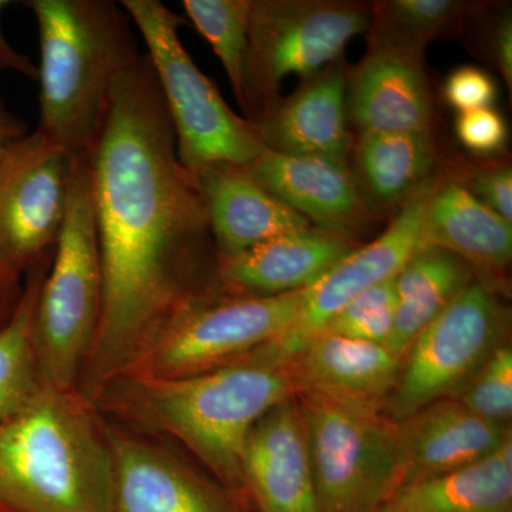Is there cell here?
<instances>
[{
  "instance_id": "2",
  "label": "cell",
  "mask_w": 512,
  "mask_h": 512,
  "mask_svg": "<svg viewBox=\"0 0 512 512\" xmlns=\"http://www.w3.org/2000/svg\"><path fill=\"white\" fill-rule=\"evenodd\" d=\"M295 394L285 360L264 348L197 375L119 377L92 403L103 416L175 441L222 484L247 493L242 458L249 431Z\"/></svg>"
},
{
  "instance_id": "25",
  "label": "cell",
  "mask_w": 512,
  "mask_h": 512,
  "mask_svg": "<svg viewBox=\"0 0 512 512\" xmlns=\"http://www.w3.org/2000/svg\"><path fill=\"white\" fill-rule=\"evenodd\" d=\"M382 512H512V439L484 460L400 487Z\"/></svg>"
},
{
  "instance_id": "32",
  "label": "cell",
  "mask_w": 512,
  "mask_h": 512,
  "mask_svg": "<svg viewBox=\"0 0 512 512\" xmlns=\"http://www.w3.org/2000/svg\"><path fill=\"white\" fill-rule=\"evenodd\" d=\"M497 94L493 76L476 66L458 67L444 84V97L458 113L493 107Z\"/></svg>"
},
{
  "instance_id": "18",
  "label": "cell",
  "mask_w": 512,
  "mask_h": 512,
  "mask_svg": "<svg viewBox=\"0 0 512 512\" xmlns=\"http://www.w3.org/2000/svg\"><path fill=\"white\" fill-rule=\"evenodd\" d=\"M296 393H315L335 402L383 413L403 359L386 346L332 333H319L286 357Z\"/></svg>"
},
{
  "instance_id": "29",
  "label": "cell",
  "mask_w": 512,
  "mask_h": 512,
  "mask_svg": "<svg viewBox=\"0 0 512 512\" xmlns=\"http://www.w3.org/2000/svg\"><path fill=\"white\" fill-rule=\"evenodd\" d=\"M394 278L357 295L333 316L320 333H332L387 348L396 318Z\"/></svg>"
},
{
  "instance_id": "28",
  "label": "cell",
  "mask_w": 512,
  "mask_h": 512,
  "mask_svg": "<svg viewBox=\"0 0 512 512\" xmlns=\"http://www.w3.org/2000/svg\"><path fill=\"white\" fill-rule=\"evenodd\" d=\"M183 6L220 59L241 107L251 0H184Z\"/></svg>"
},
{
  "instance_id": "23",
  "label": "cell",
  "mask_w": 512,
  "mask_h": 512,
  "mask_svg": "<svg viewBox=\"0 0 512 512\" xmlns=\"http://www.w3.org/2000/svg\"><path fill=\"white\" fill-rule=\"evenodd\" d=\"M433 131H365L353 143L350 170L377 218L397 214L434 178Z\"/></svg>"
},
{
  "instance_id": "21",
  "label": "cell",
  "mask_w": 512,
  "mask_h": 512,
  "mask_svg": "<svg viewBox=\"0 0 512 512\" xmlns=\"http://www.w3.org/2000/svg\"><path fill=\"white\" fill-rule=\"evenodd\" d=\"M397 426L406 458L403 485L471 466L512 439L511 427L481 419L456 399L427 404Z\"/></svg>"
},
{
  "instance_id": "4",
  "label": "cell",
  "mask_w": 512,
  "mask_h": 512,
  "mask_svg": "<svg viewBox=\"0 0 512 512\" xmlns=\"http://www.w3.org/2000/svg\"><path fill=\"white\" fill-rule=\"evenodd\" d=\"M103 417L76 390L43 386L0 423V512H109Z\"/></svg>"
},
{
  "instance_id": "26",
  "label": "cell",
  "mask_w": 512,
  "mask_h": 512,
  "mask_svg": "<svg viewBox=\"0 0 512 512\" xmlns=\"http://www.w3.org/2000/svg\"><path fill=\"white\" fill-rule=\"evenodd\" d=\"M53 251L26 274L18 311L0 332V423L18 413L43 389L33 345V311Z\"/></svg>"
},
{
  "instance_id": "5",
  "label": "cell",
  "mask_w": 512,
  "mask_h": 512,
  "mask_svg": "<svg viewBox=\"0 0 512 512\" xmlns=\"http://www.w3.org/2000/svg\"><path fill=\"white\" fill-rule=\"evenodd\" d=\"M103 274L87 158H74L69 202L33 311V345L43 386L79 389L96 339Z\"/></svg>"
},
{
  "instance_id": "3",
  "label": "cell",
  "mask_w": 512,
  "mask_h": 512,
  "mask_svg": "<svg viewBox=\"0 0 512 512\" xmlns=\"http://www.w3.org/2000/svg\"><path fill=\"white\" fill-rule=\"evenodd\" d=\"M39 30L37 130L73 158L99 137L114 83L141 56L133 22L113 0H26Z\"/></svg>"
},
{
  "instance_id": "9",
  "label": "cell",
  "mask_w": 512,
  "mask_h": 512,
  "mask_svg": "<svg viewBox=\"0 0 512 512\" xmlns=\"http://www.w3.org/2000/svg\"><path fill=\"white\" fill-rule=\"evenodd\" d=\"M305 292L254 296L220 291L198 299L120 377L173 379L238 362L284 338L302 311Z\"/></svg>"
},
{
  "instance_id": "8",
  "label": "cell",
  "mask_w": 512,
  "mask_h": 512,
  "mask_svg": "<svg viewBox=\"0 0 512 512\" xmlns=\"http://www.w3.org/2000/svg\"><path fill=\"white\" fill-rule=\"evenodd\" d=\"M372 5L339 0H251L241 109L254 123L281 97L286 77L311 79L367 33Z\"/></svg>"
},
{
  "instance_id": "16",
  "label": "cell",
  "mask_w": 512,
  "mask_h": 512,
  "mask_svg": "<svg viewBox=\"0 0 512 512\" xmlns=\"http://www.w3.org/2000/svg\"><path fill=\"white\" fill-rule=\"evenodd\" d=\"M242 474L256 512H318L308 441L295 396L272 407L249 431Z\"/></svg>"
},
{
  "instance_id": "19",
  "label": "cell",
  "mask_w": 512,
  "mask_h": 512,
  "mask_svg": "<svg viewBox=\"0 0 512 512\" xmlns=\"http://www.w3.org/2000/svg\"><path fill=\"white\" fill-rule=\"evenodd\" d=\"M207 208L218 256L313 228L302 215L266 191L244 165L211 164L192 171Z\"/></svg>"
},
{
  "instance_id": "6",
  "label": "cell",
  "mask_w": 512,
  "mask_h": 512,
  "mask_svg": "<svg viewBox=\"0 0 512 512\" xmlns=\"http://www.w3.org/2000/svg\"><path fill=\"white\" fill-rule=\"evenodd\" d=\"M128 18L147 46L177 153L188 171L211 164L248 165L264 154L254 126L222 99L181 43L185 19L160 0H123Z\"/></svg>"
},
{
  "instance_id": "11",
  "label": "cell",
  "mask_w": 512,
  "mask_h": 512,
  "mask_svg": "<svg viewBox=\"0 0 512 512\" xmlns=\"http://www.w3.org/2000/svg\"><path fill=\"white\" fill-rule=\"evenodd\" d=\"M101 414V413H100ZM109 443V512H256L170 441L103 416Z\"/></svg>"
},
{
  "instance_id": "37",
  "label": "cell",
  "mask_w": 512,
  "mask_h": 512,
  "mask_svg": "<svg viewBox=\"0 0 512 512\" xmlns=\"http://www.w3.org/2000/svg\"><path fill=\"white\" fill-rule=\"evenodd\" d=\"M30 133L29 124L22 117L16 116L9 110L5 100L0 96V156L13 143Z\"/></svg>"
},
{
  "instance_id": "30",
  "label": "cell",
  "mask_w": 512,
  "mask_h": 512,
  "mask_svg": "<svg viewBox=\"0 0 512 512\" xmlns=\"http://www.w3.org/2000/svg\"><path fill=\"white\" fill-rule=\"evenodd\" d=\"M454 399L481 419L498 426L511 427L512 348L510 343L498 346Z\"/></svg>"
},
{
  "instance_id": "22",
  "label": "cell",
  "mask_w": 512,
  "mask_h": 512,
  "mask_svg": "<svg viewBox=\"0 0 512 512\" xmlns=\"http://www.w3.org/2000/svg\"><path fill=\"white\" fill-rule=\"evenodd\" d=\"M446 249L495 278L512 259V224L471 194L458 178H437L421 227V244Z\"/></svg>"
},
{
  "instance_id": "14",
  "label": "cell",
  "mask_w": 512,
  "mask_h": 512,
  "mask_svg": "<svg viewBox=\"0 0 512 512\" xmlns=\"http://www.w3.org/2000/svg\"><path fill=\"white\" fill-rule=\"evenodd\" d=\"M244 167L256 183L320 231L359 242L379 220L366 204L348 164L266 150Z\"/></svg>"
},
{
  "instance_id": "15",
  "label": "cell",
  "mask_w": 512,
  "mask_h": 512,
  "mask_svg": "<svg viewBox=\"0 0 512 512\" xmlns=\"http://www.w3.org/2000/svg\"><path fill=\"white\" fill-rule=\"evenodd\" d=\"M348 64H330L289 97H279L251 123L262 146L285 156L319 157L350 165L353 140L348 127Z\"/></svg>"
},
{
  "instance_id": "33",
  "label": "cell",
  "mask_w": 512,
  "mask_h": 512,
  "mask_svg": "<svg viewBox=\"0 0 512 512\" xmlns=\"http://www.w3.org/2000/svg\"><path fill=\"white\" fill-rule=\"evenodd\" d=\"M474 197L512 224V168L507 163L484 165L458 178Z\"/></svg>"
},
{
  "instance_id": "7",
  "label": "cell",
  "mask_w": 512,
  "mask_h": 512,
  "mask_svg": "<svg viewBox=\"0 0 512 512\" xmlns=\"http://www.w3.org/2000/svg\"><path fill=\"white\" fill-rule=\"evenodd\" d=\"M318 512H379L403 485L397 421L315 393H296Z\"/></svg>"
},
{
  "instance_id": "20",
  "label": "cell",
  "mask_w": 512,
  "mask_h": 512,
  "mask_svg": "<svg viewBox=\"0 0 512 512\" xmlns=\"http://www.w3.org/2000/svg\"><path fill=\"white\" fill-rule=\"evenodd\" d=\"M353 239L311 228L218 256L221 289L235 295L275 296L305 291L359 247Z\"/></svg>"
},
{
  "instance_id": "34",
  "label": "cell",
  "mask_w": 512,
  "mask_h": 512,
  "mask_svg": "<svg viewBox=\"0 0 512 512\" xmlns=\"http://www.w3.org/2000/svg\"><path fill=\"white\" fill-rule=\"evenodd\" d=\"M491 50H493L498 72L503 76L508 89L512 87V19L511 13L505 12L495 23L491 33Z\"/></svg>"
},
{
  "instance_id": "24",
  "label": "cell",
  "mask_w": 512,
  "mask_h": 512,
  "mask_svg": "<svg viewBox=\"0 0 512 512\" xmlns=\"http://www.w3.org/2000/svg\"><path fill=\"white\" fill-rule=\"evenodd\" d=\"M477 278L460 256L420 245L394 278L396 318L387 349L404 359L417 336Z\"/></svg>"
},
{
  "instance_id": "1",
  "label": "cell",
  "mask_w": 512,
  "mask_h": 512,
  "mask_svg": "<svg viewBox=\"0 0 512 512\" xmlns=\"http://www.w3.org/2000/svg\"><path fill=\"white\" fill-rule=\"evenodd\" d=\"M103 301L79 390L92 402L198 299L222 291L194 175L181 164L147 55L114 83L89 157Z\"/></svg>"
},
{
  "instance_id": "35",
  "label": "cell",
  "mask_w": 512,
  "mask_h": 512,
  "mask_svg": "<svg viewBox=\"0 0 512 512\" xmlns=\"http://www.w3.org/2000/svg\"><path fill=\"white\" fill-rule=\"evenodd\" d=\"M10 5L9 0H0V72H16L26 79L37 80V66L29 56L22 55L10 45L2 28V15Z\"/></svg>"
},
{
  "instance_id": "36",
  "label": "cell",
  "mask_w": 512,
  "mask_h": 512,
  "mask_svg": "<svg viewBox=\"0 0 512 512\" xmlns=\"http://www.w3.org/2000/svg\"><path fill=\"white\" fill-rule=\"evenodd\" d=\"M25 279L0 266V332L9 325L22 301Z\"/></svg>"
},
{
  "instance_id": "12",
  "label": "cell",
  "mask_w": 512,
  "mask_h": 512,
  "mask_svg": "<svg viewBox=\"0 0 512 512\" xmlns=\"http://www.w3.org/2000/svg\"><path fill=\"white\" fill-rule=\"evenodd\" d=\"M73 160L39 130L0 156V266L25 279L56 247L69 202Z\"/></svg>"
},
{
  "instance_id": "10",
  "label": "cell",
  "mask_w": 512,
  "mask_h": 512,
  "mask_svg": "<svg viewBox=\"0 0 512 512\" xmlns=\"http://www.w3.org/2000/svg\"><path fill=\"white\" fill-rule=\"evenodd\" d=\"M507 330L508 312L495 284L477 278L414 340L383 414L399 421L427 404L454 399L507 343Z\"/></svg>"
},
{
  "instance_id": "17",
  "label": "cell",
  "mask_w": 512,
  "mask_h": 512,
  "mask_svg": "<svg viewBox=\"0 0 512 512\" xmlns=\"http://www.w3.org/2000/svg\"><path fill=\"white\" fill-rule=\"evenodd\" d=\"M348 120L365 131H433V96L424 57L369 46L346 83Z\"/></svg>"
},
{
  "instance_id": "31",
  "label": "cell",
  "mask_w": 512,
  "mask_h": 512,
  "mask_svg": "<svg viewBox=\"0 0 512 512\" xmlns=\"http://www.w3.org/2000/svg\"><path fill=\"white\" fill-rule=\"evenodd\" d=\"M456 136L461 146L478 156H494L505 148L508 127L493 107L458 113Z\"/></svg>"
},
{
  "instance_id": "27",
  "label": "cell",
  "mask_w": 512,
  "mask_h": 512,
  "mask_svg": "<svg viewBox=\"0 0 512 512\" xmlns=\"http://www.w3.org/2000/svg\"><path fill=\"white\" fill-rule=\"evenodd\" d=\"M481 5L460 0H387L372 3L369 46L392 47L424 57L437 37L456 28Z\"/></svg>"
},
{
  "instance_id": "13",
  "label": "cell",
  "mask_w": 512,
  "mask_h": 512,
  "mask_svg": "<svg viewBox=\"0 0 512 512\" xmlns=\"http://www.w3.org/2000/svg\"><path fill=\"white\" fill-rule=\"evenodd\" d=\"M437 178L429 181L394 215L370 244L357 247L306 289L302 311L291 330L266 350L286 359L319 335L333 316L360 293L394 278L420 248L424 211Z\"/></svg>"
},
{
  "instance_id": "38",
  "label": "cell",
  "mask_w": 512,
  "mask_h": 512,
  "mask_svg": "<svg viewBox=\"0 0 512 512\" xmlns=\"http://www.w3.org/2000/svg\"><path fill=\"white\" fill-rule=\"evenodd\" d=\"M379 512H382V511H379Z\"/></svg>"
}]
</instances>
